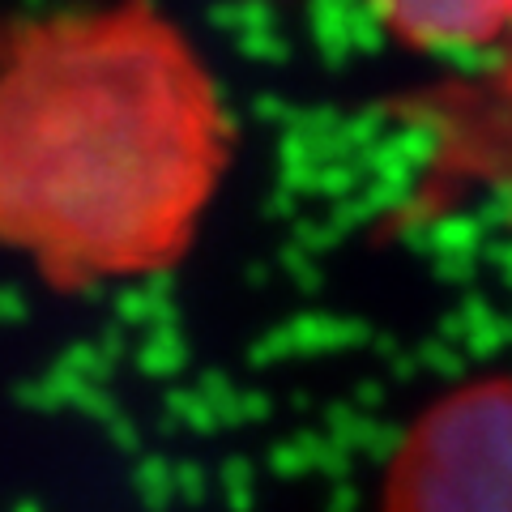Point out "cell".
Wrapping results in <instances>:
<instances>
[{"label":"cell","instance_id":"cell-3","mask_svg":"<svg viewBox=\"0 0 512 512\" xmlns=\"http://www.w3.org/2000/svg\"><path fill=\"white\" fill-rule=\"evenodd\" d=\"M410 47H478L512 30V0H372Z\"/></svg>","mask_w":512,"mask_h":512},{"label":"cell","instance_id":"cell-1","mask_svg":"<svg viewBox=\"0 0 512 512\" xmlns=\"http://www.w3.org/2000/svg\"><path fill=\"white\" fill-rule=\"evenodd\" d=\"M218 171L210 77L137 9L47 35L0 77V231L77 269L167 261Z\"/></svg>","mask_w":512,"mask_h":512},{"label":"cell","instance_id":"cell-2","mask_svg":"<svg viewBox=\"0 0 512 512\" xmlns=\"http://www.w3.org/2000/svg\"><path fill=\"white\" fill-rule=\"evenodd\" d=\"M384 512H512V376L436 397L397 444Z\"/></svg>","mask_w":512,"mask_h":512}]
</instances>
